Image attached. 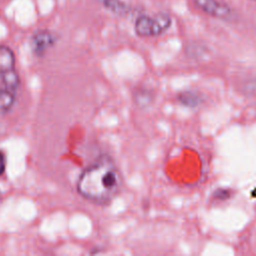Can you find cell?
<instances>
[{
	"label": "cell",
	"instance_id": "obj_2",
	"mask_svg": "<svg viewBox=\"0 0 256 256\" xmlns=\"http://www.w3.org/2000/svg\"><path fill=\"white\" fill-rule=\"evenodd\" d=\"M172 25V18L166 12H159L154 16L142 14L134 23L135 33L140 37L158 36L167 31Z\"/></svg>",
	"mask_w": 256,
	"mask_h": 256
},
{
	"label": "cell",
	"instance_id": "obj_11",
	"mask_svg": "<svg viewBox=\"0 0 256 256\" xmlns=\"http://www.w3.org/2000/svg\"><path fill=\"white\" fill-rule=\"evenodd\" d=\"M254 1H256V0H254Z\"/></svg>",
	"mask_w": 256,
	"mask_h": 256
},
{
	"label": "cell",
	"instance_id": "obj_3",
	"mask_svg": "<svg viewBox=\"0 0 256 256\" xmlns=\"http://www.w3.org/2000/svg\"><path fill=\"white\" fill-rule=\"evenodd\" d=\"M195 5L204 13L223 20L231 19L233 10L231 7L220 0H193Z\"/></svg>",
	"mask_w": 256,
	"mask_h": 256
},
{
	"label": "cell",
	"instance_id": "obj_7",
	"mask_svg": "<svg viewBox=\"0 0 256 256\" xmlns=\"http://www.w3.org/2000/svg\"><path fill=\"white\" fill-rule=\"evenodd\" d=\"M177 100L181 105L187 108H195L201 104L202 97L199 93L195 91L187 90L179 93L177 95Z\"/></svg>",
	"mask_w": 256,
	"mask_h": 256
},
{
	"label": "cell",
	"instance_id": "obj_1",
	"mask_svg": "<svg viewBox=\"0 0 256 256\" xmlns=\"http://www.w3.org/2000/svg\"><path fill=\"white\" fill-rule=\"evenodd\" d=\"M122 185L121 174L108 157H101L86 167L79 175L76 188L85 199L106 204L120 191Z\"/></svg>",
	"mask_w": 256,
	"mask_h": 256
},
{
	"label": "cell",
	"instance_id": "obj_9",
	"mask_svg": "<svg viewBox=\"0 0 256 256\" xmlns=\"http://www.w3.org/2000/svg\"><path fill=\"white\" fill-rule=\"evenodd\" d=\"M214 196L215 198H217L218 200H227L230 198L231 196V191L228 190V189H224V188H221V189H218L214 192Z\"/></svg>",
	"mask_w": 256,
	"mask_h": 256
},
{
	"label": "cell",
	"instance_id": "obj_5",
	"mask_svg": "<svg viewBox=\"0 0 256 256\" xmlns=\"http://www.w3.org/2000/svg\"><path fill=\"white\" fill-rule=\"evenodd\" d=\"M16 57L13 50L4 44H0V77L16 70Z\"/></svg>",
	"mask_w": 256,
	"mask_h": 256
},
{
	"label": "cell",
	"instance_id": "obj_4",
	"mask_svg": "<svg viewBox=\"0 0 256 256\" xmlns=\"http://www.w3.org/2000/svg\"><path fill=\"white\" fill-rule=\"evenodd\" d=\"M57 41L53 32L41 29L36 31L30 40V47L33 54L37 57L43 56Z\"/></svg>",
	"mask_w": 256,
	"mask_h": 256
},
{
	"label": "cell",
	"instance_id": "obj_6",
	"mask_svg": "<svg viewBox=\"0 0 256 256\" xmlns=\"http://www.w3.org/2000/svg\"><path fill=\"white\" fill-rule=\"evenodd\" d=\"M16 100V91L1 85L0 86V114L9 112Z\"/></svg>",
	"mask_w": 256,
	"mask_h": 256
},
{
	"label": "cell",
	"instance_id": "obj_10",
	"mask_svg": "<svg viewBox=\"0 0 256 256\" xmlns=\"http://www.w3.org/2000/svg\"><path fill=\"white\" fill-rule=\"evenodd\" d=\"M6 165H7V159L5 153L0 150V178L3 176L6 170Z\"/></svg>",
	"mask_w": 256,
	"mask_h": 256
},
{
	"label": "cell",
	"instance_id": "obj_8",
	"mask_svg": "<svg viewBox=\"0 0 256 256\" xmlns=\"http://www.w3.org/2000/svg\"><path fill=\"white\" fill-rule=\"evenodd\" d=\"M101 2L104 4L106 8L113 11L114 13L124 15L128 12V7L125 5V3H123L120 0H101Z\"/></svg>",
	"mask_w": 256,
	"mask_h": 256
}]
</instances>
